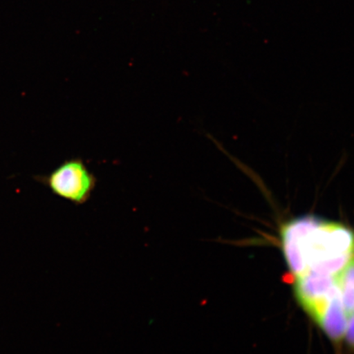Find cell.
<instances>
[{"mask_svg": "<svg viewBox=\"0 0 354 354\" xmlns=\"http://www.w3.org/2000/svg\"><path fill=\"white\" fill-rule=\"evenodd\" d=\"M283 254L295 277L311 271L335 276L354 256V232L346 225L304 215L282 225Z\"/></svg>", "mask_w": 354, "mask_h": 354, "instance_id": "6da1fadb", "label": "cell"}, {"mask_svg": "<svg viewBox=\"0 0 354 354\" xmlns=\"http://www.w3.org/2000/svg\"><path fill=\"white\" fill-rule=\"evenodd\" d=\"M37 183L57 197L76 205L90 201L98 180L81 158L66 159L46 175L35 176Z\"/></svg>", "mask_w": 354, "mask_h": 354, "instance_id": "7a4b0ae2", "label": "cell"}, {"mask_svg": "<svg viewBox=\"0 0 354 354\" xmlns=\"http://www.w3.org/2000/svg\"><path fill=\"white\" fill-rule=\"evenodd\" d=\"M335 277L308 271L295 279V298L315 322L319 319L332 296L339 292Z\"/></svg>", "mask_w": 354, "mask_h": 354, "instance_id": "3957f363", "label": "cell"}, {"mask_svg": "<svg viewBox=\"0 0 354 354\" xmlns=\"http://www.w3.org/2000/svg\"><path fill=\"white\" fill-rule=\"evenodd\" d=\"M348 317L345 313L339 292L332 296L317 324L321 327L331 342L339 344L346 332Z\"/></svg>", "mask_w": 354, "mask_h": 354, "instance_id": "277c9868", "label": "cell"}, {"mask_svg": "<svg viewBox=\"0 0 354 354\" xmlns=\"http://www.w3.org/2000/svg\"><path fill=\"white\" fill-rule=\"evenodd\" d=\"M348 319L354 313V256L335 277Z\"/></svg>", "mask_w": 354, "mask_h": 354, "instance_id": "5b68a950", "label": "cell"}, {"mask_svg": "<svg viewBox=\"0 0 354 354\" xmlns=\"http://www.w3.org/2000/svg\"><path fill=\"white\" fill-rule=\"evenodd\" d=\"M344 337H346L348 347L354 354V313L348 319Z\"/></svg>", "mask_w": 354, "mask_h": 354, "instance_id": "8992f818", "label": "cell"}]
</instances>
